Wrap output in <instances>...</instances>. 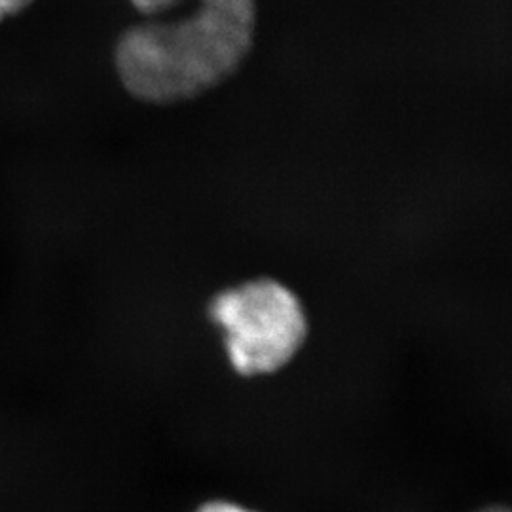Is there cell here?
I'll use <instances>...</instances> for the list:
<instances>
[{
	"label": "cell",
	"mask_w": 512,
	"mask_h": 512,
	"mask_svg": "<svg viewBox=\"0 0 512 512\" xmlns=\"http://www.w3.org/2000/svg\"><path fill=\"white\" fill-rule=\"evenodd\" d=\"M143 21L114 52L133 97L152 105L194 99L238 71L255 37V0H131Z\"/></svg>",
	"instance_id": "6da1fadb"
},
{
	"label": "cell",
	"mask_w": 512,
	"mask_h": 512,
	"mask_svg": "<svg viewBox=\"0 0 512 512\" xmlns=\"http://www.w3.org/2000/svg\"><path fill=\"white\" fill-rule=\"evenodd\" d=\"M194 512H258L249 509V507H243L236 501H228V499H211V501H205L198 509Z\"/></svg>",
	"instance_id": "3957f363"
},
{
	"label": "cell",
	"mask_w": 512,
	"mask_h": 512,
	"mask_svg": "<svg viewBox=\"0 0 512 512\" xmlns=\"http://www.w3.org/2000/svg\"><path fill=\"white\" fill-rule=\"evenodd\" d=\"M33 0H0V21L18 16Z\"/></svg>",
	"instance_id": "277c9868"
},
{
	"label": "cell",
	"mask_w": 512,
	"mask_h": 512,
	"mask_svg": "<svg viewBox=\"0 0 512 512\" xmlns=\"http://www.w3.org/2000/svg\"><path fill=\"white\" fill-rule=\"evenodd\" d=\"M480 512H512L509 509H505V507H488V509H484V511Z\"/></svg>",
	"instance_id": "5b68a950"
},
{
	"label": "cell",
	"mask_w": 512,
	"mask_h": 512,
	"mask_svg": "<svg viewBox=\"0 0 512 512\" xmlns=\"http://www.w3.org/2000/svg\"><path fill=\"white\" fill-rule=\"evenodd\" d=\"M207 315L222 332L228 363L245 378L274 374L289 365L308 338L302 302L270 277L215 294Z\"/></svg>",
	"instance_id": "7a4b0ae2"
}]
</instances>
